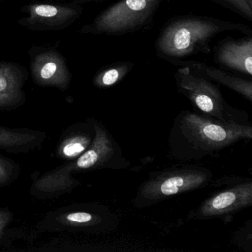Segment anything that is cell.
Returning <instances> with one entry per match:
<instances>
[{
	"instance_id": "cell-1",
	"label": "cell",
	"mask_w": 252,
	"mask_h": 252,
	"mask_svg": "<svg viewBox=\"0 0 252 252\" xmlns=\"http://www.w3.org/2000/svg\"><path fill=\"white\" fill-rule=\"evenodd\" d=\"M226 32L252 36V29L243 23L192 14L175 16L160 29L155 51L158 57L179 67L189 57L210 54L212 39Z\"/></svg>"
},
{
	"instance_id": "cell-2",
	"label": "cell",
	"mask_w": 252,
	"mask_h": 252,
	"mask_svg": "<svg viewBox=\"0 0 252 252\" xmlns=\"http://www.w3.org/2000/svg\"><path fill=\"white\" fill-rule=\"evenodd\" d=\"M252 138L251 125L222 122L185 110L174 122L169 147L175 158L191 160Z\"/></svg>"
},
{
	"instance_id": "cell-3",
	"label": "cell",
	"mask_w": 252,
	"mask_h": 252,
	"mask_svg": "<svg viewBox=\"0 0 252 252\" xmlns=\"http://www.w3.org/2000/svg\"><path fill=\"white\" fill-rule=\"evenodd\" d=\"M163 0H119L112 4L88 26V33L123 36L153 27Z\"/></svg>"
},
{
	"instance_id": "cell-4",
	"label": "cell",
	"mask_w": 252,
	"mask_h": 252,
	"mask_svg": "<svg viewBox=\"0 0 252 252\" xmlns=\"http://www.w3.org/2000/svg\"><path fill=\"white\" fill-rule=\"evenodd\" d=\"M175 79L178 91L204 116L222 122L248 125L247 114L231 107L215 82L186 65L178 67Z\"/></svg>"
},
{
	"instance_id": "cell-5",
	"label": "cell",
	"mask_w": 252,
	"mask_h": 252,
	"mask_svg": "<svg viewBox=\"0 0 252 252\" xmlns=\"http://www.w3.org/2000/svg\"><path fill=\"white\" fill-rule=\"evenodd\" d=\"M210 171L198 167L183 168L151 174L140 186L134 205L146 207L172 196L206 187L211 181Z\"/></svg>"
},
{
	"instance_id": "cell-6",
	"label": "cell",
	"mask_w": 252,
	"mask_h": 252,
	"mask_svg": "<svg viewBox=\"0 0 252 252\" xmlns=\"http://www.w3.org/2000/svg\"><path fill=\"white\" fill-rule=\"evenodd\" d=\"M95 137L89 148L79 158L69 163L72 172L99 169H126L129 163L108 131L99 122L94 120Z\"/></svg>"
},
{
	"instance_id": "cell-7",
	"label": "cell",
	"mask_w": 252,
	"mask_h": 252,
	"mask_svg": "<svg viewBox=\"0 0 252 252\" xmlns=\"http://www.w3.org/2000/svg\"><path fill=\"white\" fill-rule=\"evenodd\" d=\"M252 204V181H246L216 193L203 202L193 212L191 219L223 216Z\"/></svg>"
},
{
	"instance_id": "cell-8",
	"label": "cell",
	"mask_w": 252,
	"mask_h": 252,
	"mask_svg": "<svg viewBox=\"0 0 252 252\" xmlns=\"http://www.w3.org/2000/svg\"><path fill=\"white\" fill-rule=\"evenodd\" d=\"M218 67L251 78L252 76V36L234 39L227 36L212 49Z\"/></svg>"
},
{
	"instance_id": "cell-9",
	"label": "cell",
	"mask_w": 252,
	"mask_h": 252,
	"mask_svg": "<svg viewBox=\"0 0 252 252\" xmlns=\"http://www.w3.org/2000/svg\"><path fill=\"white\" fill-rule=\"evenodd\" d=\"M35 80L44 86H54L65 89L70 82V75L64 60L55 52L41 54L33 63Z\"/></svg>"
},
{
	"instance_id": "cell-10",
	"label": "cell",
	"mask_w": 252,
	"mask_h": 252,
	"mask_svg": "<svg viewBox=\"0 0 252 252\" xmlns=\"http://www.w3.org/2000/svg\"><path fill=\"white\" fill-rule=\"evenodd\" d=\"M184 65L188 66L193 71L215 83L224 85L236 91L252 102V82L250 79H243L220 67L208 65L206 63L195 60L184 61L180 67Z\"/></svg>"
},
{
	"instance_id": "cell-11",
	"label": "cell",
	"mask_w": 252,
	"mask_h": 252,
	"mask_svg": "<svg viewBox=\"0 0 252 252\" xmlns=\"http://www.w3.org/2000/svg\"><path fill=\"white\" fill-rule=\"evenodd\" d=\"M45 134L28 129H12L0 126V149L8 153H26L44 141Z\"/></svg>"
},
{
	"instance_id": "cell-12",
	"label": "cell",
	"mask_w": 252,
	"mask_h": 252,
	"mask_svg": "<svg viewBox=\"0 0 252 252\" xmlns=\"http://www.w3.org/2000/svg\"><path fill=\"white\" fill-rule=\"evenodd\" d=\"M23 74L10 64H0V109L17 105L23 98Z\"/></svg>"
},
{
	"instance_id": "cell-13",
	"label": "cell",
	"mask_w": 252,
	"mask_h": 252,
	"mask_svg": "<svg viewBox=\"0 0 252 252\" xmlns=\"http://www.w3.org/2000/svg\"><path fill=\"white\" fill-rule=\"evenodd\" d=\"M94 121V120H93ZM95 137V128L91 131L79 129L69 133L62 140L57 147V155L59 158L73 160L85 153L92 144Z\"/></svg>"
},
{
	"instance_id": "cell-14",
	"label": "cell",
	"mask_w": 252,
	"mask_h": 252,
	"mask_svg": "<svg viewBox=\"0 0 252 252\" xmlns=\"http://www.w3.org/2000/svg\"><path fill=\"white\" fill-rule=\"evenodd\" d=\"M112 216L109 211L103 210L101 213L87 211H76L63 214L59 217L60 222L67 226L77 228H97L100 225L105 227L106 225H111Z\"/></svg>"
},
{
	"instance_id": "cell-15",
	"label": "cell",
	"mask_w": 252,
	"mask_h": 252,
	"mask_svg": "<svg viewBox=\"0 0 252 252\" xmlns=\"http://www.w3.org/2000/svg\"><path fill=\"white\" fill-rule=\"evenodd\" d=\"M29 11L32 21L48 25L62 24L77 14L73 8L51 5H31Z\"/></svg>"
},
{
	"instance_id": "cell-16",
	"label": "cell",
	"mask_w": 252,
	"mask_h": 252,
	"mask_svg": "<svg viewBox=\"0 0 252 252\" xmlns=\"http://www.w3.org/2000/svg\"><path fill=\"white\" fill-rule=\"evenodd\" d=\"M135 67L131 61H116L101 68L94 76V85L98 88H107L122 82Z\"/></svg>"
},
{
	"instance_id": "cell-17",
	"label": "cell",
	"mask_w": 252,
	"mask_h": 252,
	"mask_svg": "<svg viewBox=\"0 0 252 252\" xmlns=\"http://www.w3.org/2000/svg\"><path fill=\"white\" fill-rule=\"evenodd\" d=\"M237 14L248 21H252V0H209Z\"/></svg>"
},
{
	"instance_id": "cell-18",
	"label": "cell",
	"mask_w": 252,
	"mask_h": 252,
	"mask_svg": "<svg viewBox=\"0 0 252 252\" xmlns=\"http://www.w3.org/2000/svg\"><path fill=\"white\" fill-rule=\"evenodd\" d=\"M18 167L9 159L0 156V186L9 184L18 175Z\"/></svg>"
},
{
	"instance_id": "cell-19",
	"label": "cell",
	"mask_w": 252,
	"mask_h": 252,
	"mask_svg": "<svg viewBox=\"0 0 252 252\" xmlns=\"http://www.w3.org/2000/svg\"><path fill=\"white\" fill-rule=\"evenodd\" d=\"M12 219V213L8 209H0V239L4 235V231Z\"/></svg>"
},
{
	"instance_id": "cell-20",
	"label": "cell",
	"mask_w": 252,
	"mask_h": 252,
	"mask_svg": "<svg viewBox=\"0 0 252 252\" xmlns=\"http://www.w3.org/2000/svg\"><path fill=\"white\" fill-rule=\"evenodd\" d=\"M94 1H98V2H101L103 0H94Z\"/></svg>"
}]
</instances>
